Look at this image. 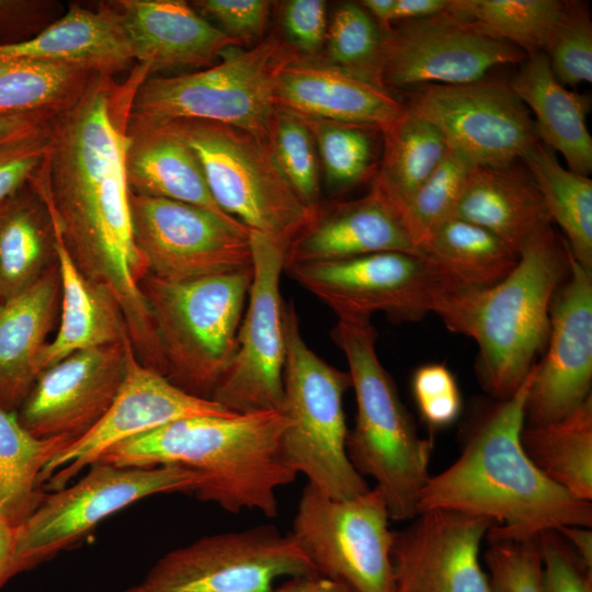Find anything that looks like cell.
I'll return each instance as SVG.
<instances>
[{
  "mask_svg": "<svg viewBox=\"0 0 592 592\" xmlns=\"http://www.w3.org/2000/svg\"><path fill=\"white\" fill-rule=\"evenodd\" d=\"M157 127L193 150L218 207L250 231L288 248L310 223L316 208L306 205L289 184L266 141L210 121L179 119Z\"/></svg>",
  "mask_w": 592,
  "mask_h": 592,
  "instance_id": "9c48e42d",
  "label": "cell"
},
{
  "mask_svg": "<svg viewBox=\"0 0 592 592\" xmlns=\"http://www.w3.org/2000/svg\"><path fill=\"white\" fill-rule=\"evenodd\" d=\"M60 305L57 263L0 311V407L16 412L42 374Z\"/></svg>",
  "mask_w": 592,
  "mask_h": 592,
  "instance_id": "484cf974",
  "label": "cell"
},
{
  "mask_svg": "<svg viewBox=\"0 0 592 592\" xmlns=\"http://www.w3.org/2000/svg\"><path fill=\"white\" fill-rule=\"evenodd\" d=\"M510 86L535 115L538 140L560 152L568 169L588 175L592 171V137L587 126L589 98L574 93L555 78L547 55H527Z\"/></svg>",
  "mask_w": 592,
  "mask_h": 592,
  "instance_id": "f1b7e54d",
  "label": "cell"
},
{
  "mask_svg": "<svg viewBox=\"0 0 592 592\" xmlns=\"http://www.w3.org/2000/svg\"><path fill=\"white\" fill-rule=\"evenodd\" d=\"M536 363L515 392L499 400L468 432L459 457L431 476L418 514L454 510L492 520L488 542L530 540L549 530L592 525L590 501L574 499L525 454L521 433Z\"/></svg>",
  "mask_w": 592,
  "mask_h": 592,
  "instance_id": "7a4b0ae2",
  "label": "cell"
},
{
  "mask_svg": "<svg viewBox=\"0 0 592 592\" xmlns=\"http://www.w3.org/2000/svg\"><path fill=\"white\" fill-rule=\"evenodd\" d=\"M489 543L485 560L490 592H544L537 538Z\"/></svg>",
  "mask_w": 592,
  "mask_h": 592,
  "instance_id": "ee69618b",
  "label": "cell"
},
{
  "mask_svg": "<svg viewBox=\"0 0 592 592\" xmlns=\"http://www.w3.org/2000/svg\"><path fill=\"white\" fill-rule=\"evenodd\" d=\"M252 281L231 363L212 400L235 413L280 410L286 360L281 295L287 247L249 232Z\"/></svg>",
  "mask_w": 592,
  "mask_h": 592,
  "instance_id": "5bb4252c",
  "label": "cell"
},
{
  "mask_svg": "<svg viewBox=\"0 0 592 592\" xmlns=\"http://www.w3.org/2000/svg\"><path fill=\"white\" fill-rule=\"evenodd\" d=\"M360 5L384 31L390 29L395 0H363Z\"/></svg>",
  "mask_w": 592,
  "mask_h": 592,
  "instance_id": "6f0895ef",
  "label": "cell"
},
{
  "mask_svg": "<svg viewBox=\"0 0 592 592\" xmlns=\"http://www.w3.org/2000/svg\"><path fill=\"white\" fill-rule=\"evenodd\" d=\"M273 100L276 109L296 115L367 126L380 134L407 113L406 104L386 88L296 55L277 71Z\"/></svg>",
  "mask_w": 592,
  "mask_h": 592,
  "instance_id": "603a6c76",
  "label": "cell"
},
{
  "mask_svg": "<svg viewBox=\"0 0 592 592\" xmlns=\"http://www.w3.org/2000/svg\"><path fill=\"white\" fill-rule=\"evenodd\" d=\"M251 281L252 265L180 282L149 273L141 280L166 377L173 385L212 399L235 354Z\"/></svg>",
  "mask_w": 592,
  "mask_h": 592,
  "instance_id": "8992f818",
  "label": "cell"
},
{
  "mask_svg": "<svg viewBox=\"0 0 592 592\" xmlns=\"http://www.w3.org/2000/svg\"><path fill=\"white\" fill-rule=\"evenodd\" d=\"M317 573L291 534L259 524L168 551L119 592H269L278 579Z\"/></svg>",
  "mask_w": 592,
  "mask_h": 592,
  "instance_id": "8fae6325",
  "label": "cell"
},
{
  "mask_svg": "<svg viewBox=\"0 0 592 592\" xmlns=\"http://www.w3.org/2000/svg\"><path fill=\"white\" fill-rule=\"evenodd\" d=\"M382 491L375 486L351 499H332L307 485L291 536L317 573L355 592H394V532Z\"/></svg>",
  "mask_w": 592,
  "mask_h": 592,
  "instance_id": "7c38bea8",
  "label": "cell"
},
{
  "mask_svg": "<svg viewBox=\"0 0 592 592\" xmlns=\"http://www.w3.org/2000/svg\"><path fill=\"white\" fill-rule=\"evenodd\" d=\"M568 270L567 243L550 225L528 240L501 282L448 291L436 306L451 331L477 342L478 375L492 397L512 396L546 346L551 301Z\"/></svg>",
  "mask_w": 592,
  "mask_h": 592,
  "instance_id": "277c9868",
  "label": "cell"
},
{
  "mask_svg": "<svg viewBox=\"0 0 592 592\" xmlns=\"http://www.w3.org/2000/svg\"><path fill=\"white\" fill-rule=\"evenodd\" d=\"M149 76L140 64L123 80L94 75L50 121L48 151L30 181L54 214L75 264L116 297L138 361L157 366L162 352L140 291L148 266L133 236L126 175L133 102Z\"/></svg>",
  "mask_w": 592,
  "mask_h": 592,
  "instance_id": "6da1fadb",
  "label": "cell"
},
{
  "mask_svg": "<svg viewBox=\"0 0 592 592\" xmlns=\"http://www.w3.org/2000/svg\"><path fill=\"white\" fill-rule=\"evenodd\" d=\"M578 557L592 568V532L590 527L565 526L558 530Z\"/></svg>",
  "mask_w": 592,
  "mask_h": 592,
  "instance_id": "9f6ffc18",
  "label": "cell"
},
{
  "mask_svg": "<svg viewBox=\"0 0 592 592\" xmlns=\"http://www.w3.org/2000/svg\"><path fill=\"white\" fill-rule=\"evenodd\" d=\"M283 26L295 49L315 55L326 42L327 4L321 0H291L284 4Z\"/></svg>",
  "mask_w": 592,
  "mask_h": 592,
  "instance_id": "f907efd6",
  "label": "cell"
},
{
  "mask_svg": "<svg viewBox=\"0 0 592 592\" xmlns=\"http://www.w3.org/2000/svg\"><path fill=\"white\" fill-rule=\"evenodd\" d=\"M193 8L220 25V31L241 44L260 37L272 2L267 0H197Z\"/></svg>",
  "mask_w": 592,
  "mask_h": 592,
  "instance_id": "7dc6e473",
  "label": "cell"
},
{
  "mask_svg": "<svg viewBox=\"0 0 592 592\" xmlns=\"http://www.w3.org/2000/svg\"><path fill=\"white\" fill-rule=\"evenodd\" d=\"M23 59L79 67L99 75L126 71L134 58L119 16L109 1L95 10L69 4L67 11L27 41L0 45V60Z\"/></svg>",
  "mask_w": 592,
  "mask_h": 592,
  "instance_id": "d4e9b609",
  "label": "cell"
},
{
  "mask_svg": "<svg viewBox=\"0 0 592 592\" xmlns=\"http://www.w3.org/2000/svg\"><path fill=\"white\" fill-rule=\"evenodd\" d=\"M56 263L53 218L29 181L0 201V311Z\"/></svg>",
  "mask_w": 592,
  "mask_h": 592,
  "instance_id": "f546056e",
  "label": "cell"
},
{
  "mask_svg": "<svg viewBox=\"0 0 592 592\" xmlns=\"http://www.w3.org/2000/svg\"><path fill=\"white\" fill-rule=\"evenodd\" d=\"M69 442L38 439L25 430L16 412L0 407V517L13 527L23 523L39 504L45 489L41 475Z\"/></svg>",
  "mask_w": 592,
  "mask_h": 592,
  "instance_id": "e575fe53",
  "label": "cell"
},
{
  "mask_svg": "<svg viewBox=\"0 0 592 592\" xmlns=\"http://www.w3.org/2000/svg\"><path fill=\"white\" fill-rule=\"evenodd\" d=\"M330 334L346 358L355 392V424L346 439L349 459L362 477L376 481L390 519H414L421 492L431 477L433 442L418 434L382 365L371 320H338Z\"/></svg>",
  "mask_w": 592,
  "mask_h": 592,
  "instance_id": "5b68a950",
  "label": "cell"
},
{
  "mask_svg": "<svg viewBox=\"0 0 592 592\" xmlns=\"http://www.w3.org/2000/svg\"><path fill=\"white\" fill-rule=\"evenodd\" d=\"M378 252L421 254L395 209L371 191L366 196L316 207L310 223L289 243L284 270L294 264Z\"/></svg>",
  "mask_w": 592,
  "mask_h": 592,
  "instance_id": "cb8c5ba5",
  "label": "cell"
},
{
  "mask_svg": "<svg viewBox=\"0 0 592 592\" xmlns=\"http://www.w3.org/2000/svg\"><path fill=\"white\" fill-rule=\"evenodd\" d=\"M284 271L345 321L371 320L377 311L395 321L419 320L434 312L445 293L458 289L422 254L407 252L300 263Z\"/></svg>",
  "mask_w": 592,
  "mask_h": 592,
  "instance_id": "4fadbf2b",
  "label": "cell"
},
{
  "mask_svg": "<svg viewBox=\"0 0 592 592\" xmlns=\"http://www.w3.org/2000/svg\"><path fill=\"white\" fill-rule=\"evenodd\" d=\"M286 360L281 411L289 424L282 436L287 464L325 496L344 500L369 487L348 452L343 396L352 387L349 372L319 357L305 342L293 303H284Z\"/></svg>",
  "mask_w": 592,
  "mask_h": 592,
  "instance_id": "52a82bcc",
  "label": "cell"
},
{
  "mask_svg": "<svg viewBox=\"0 0 592 592\" xmlns=\"http://www.w3.org/2000/svg\"><path fill=\"white\" fill-rule=\"evenodd\" d=\"M521 161L533 177L551 223L566 235L571 255L592 270V180L563 168L540 141Z\"/></svg>",
  "mask_w": 592,
  "mask_h": 592,
  "instance_id": "d590c367",
  "label": "cell"
},
{
  "mask_svg": "<svg viewBox=\"0 0 592 592\" xmlns=\"http://www.w3.org/2000/svg\"><path fill=\"white\" fill-rule=\"evenodd\" d=\"M537 543L544 592H592V568L578 557L558 531L540 533Z\"/></svg>",
  "mask_w": 592,
  "mask_h": 592,
  "instance_id": "bcb514c9",
  "label": "cell"
},
{
  "mask_svg": "<svg viewBox=\"0 0 592 592\" xmlns=\"http://www.w3.org/2000/svg\"><path fill=\"white\" fill-rule=\"evenodd\" d=\"M407 110L433 124L474 167L516 163L539 143L534 119L510 83L481 79L413 88Z\"/></svg>",
  "mask_w": 592,
  "mask_h": 592,
  "instance_id": "9a60e30c",
  "label": "cell"
},
{
  "mask_svg": "<svg viewBox=\"0 0 592 592\" xmlns=\"http://www.w3.org/2000/svg\"><path fill=\"white\" fill-rule=\"evenodd\" d=\"M57 115L36 112L0 117V147L38 132Z\"/></svg>",
  "mask_w": 592,
  "mask_h": 592,
  "instance_id": "816d5d0a",
  "label": "cell"
},
{
  "mask_svg": "<svg viewBox=\"0 0 592 592\" xmlns=\"http://www.w3.org/2000/svg\"><path fill=\"white\" fill-rule=\"evenodd\" d=\"M419 251L458 289L498 284L515 267L520 255L489 230L456 217L435 226Z\"/></svg>",
  "mask_w": 592,
  "mask_h": 592,
  "instance_id": "1f68e13d",
  "label": "cell"
},
{
  "mask_svg": "<svg viewBox=\"0 0 592 592\" xmlns=\"http://www.w3.org/2000/svg\"><path fill=\"white\" fill-rule=\"evenodd\" d=\"M526 56L443 12L385 31L383 83L385 88L468 83L497 66L521 64Z\"/></svg>",
  "mask_w": 592,
  "mask_h": 592,
  "instance_id": "ac0fdd59",
  "label": "cell"
},
{
  "mask_svg": "<svg viewBox=\"0 0 592 592\" xmlns=\"http://www.w3.org/2000/svg\"><path fill=\"white\" fill-rule=\"evenodd\" d=\"M452 217L489 230L519 254L553 224L533 177L516 163L474 167Z\"/></svg>",
  "mask_w": 592,
  "mask_h": 592,
  "instance_id": "4316f807",
  "label": "cell"
},
{
  "mask_svg": "<svg viewBox=\"0 0 592 592\" xmlns=\"http://www.w3.org/2000/svg\"><path fill=\"white\" fill-rule=\"evenodd\" d=\"M15 527L0 517V588L16 574L14 568Z\"/></svg>",
  "mask_w": 592,
  "mask_h": 592,
  "instance_id": "11a10c76",
  "label": "cell"
},
{
  "mask_svg": "<svg viewBox=\"0 0 592 592\" xmlns=\"http://www.w3.org/2000/svg\"><path fill=\"white\" fill-rule=\"evenodd\" d=\"M449 0H395L391 22L415 21L442 14Z\"/></svg>",
  "mask_w": 592,
  "mask_h": 592,
  "instance_id": "db71d44e",
  "label": "cell"
},
{
  "mask_svg": "<svg viewBox=\"0 0 592 592\" xmlns=\"http://www.w3.org/2000/svg\"><path fill=\"white\" fill-rule=\"evenodd\" d=\"M48 210L54 224L60 281V323L55 338L48 341L43 352V372L76 352L129 340L124 312L116 297L106 286L89 280L78 269L64 243L54 214Z\"/></svg>",
  "mask_w": 592,
  "mask_h": 592,
  "instance_id": "83f0119b",
  "label": "cell"
},
{
  "mask_svg": "<svg viewBox=\"0 0 592 592\" xmlns=\"http://www.w3.org/2000/svg\"><path fill=\"white\" fill-rule=\"evenodd\" d=\"M128 137L126 175L132 193L187 203L237 220L218 207L195 153L182 139L160 127L128 130Z\"/></svg>",
  "mask_w": 592,
  "mask_h": 592,
  "instance_id": "4dcf8cb0",
  "label": "cell"
},
{
  "mask_svg": "<svg viewBox=\"0 0 592 592\" xmlns=\"http://www.w3.org/2000/svg\"><path fill=\"white\" fill-rule=\"evenodd\" d=\"M559 0H449L446 14L526 55L545 53L566 12Z\"/></svg>",
  "mask_w": 592,
  "mask_h": 592,
  "instance_id": "8d00e7d4",
  "label": "cell"
},
{
  "mask_svg": "<svg viewBox=\"0 0 592 592\" xmlns=\"http://www.w3.org/2000/svg\"><path fill=\"white\" fill-rule=\"evenodd\" d=\"M130 348L127 340L79 351L45 369L16 411L21 425L38 439L82 437L114 401Z\"/></svg>",
  "mask_w": 592,
  "mask_h": 592,
  "instance_id": "d6986e66",
  "label": "cell"
},
{
  "mask_svg": "<svg viewBox=\"0 0 592 592\" xmlns=\"http://www.w3.org/2000/svg\"><path fill=\"white\" fill-rule=\"evenodd\" d=\"M550 69L563 87L592 82V23L579 2L566 12L545 52Z\"/></svg>",
  "mask_w": 592,
  "mask_h": 592,
  "instance_id": "7bdbcfd3",
  "label": "cell"
},
{
  "mask_svg": "<svg viewBox=\"0 0 592 592\" xmlns=\"http://www.w3.org/2000/svg\"><path fill=\"white\" fill-rule=\"evenodd\" d=\"M568 261V278L550 306L547 352L536 364L526 401L527 426L557 421L591 396L592 270L581 266L569 248Z\"/></svg>",
  "mask_w": 592,
  "mask_h": 592,
  "instance_id": "ffe728a7",
  "label": "cell"
},
{
  "mask_svg": "<svg viewBox=\"0 0 592 592\" xmlns=\"http://www.w3.org/2000/svg\"><path fill=\"white\" fill-rule=\"evenodd\" d=\"M327 64L384 87L385 31L360 5L341 4L327 31Z\"/></svg>",
  "mask_w": 592,
  "mask_h": 592,
  "instance_id": "f35d334b",
  "label": "cell"
},
{
  "mask_svg": "<svg viewBox=\"0 0 592 592\" xmlns=\"http://www.w3.org/2000/svg\"><path fill=\"white\" fill-rule=\"evenodd\" d=\"M288 424L280 410L193 415L121 442L96 462L184 467L202 479L194 491L198 500L230 513L249 510L274 517L276 490L297 476L282 451Z\"/></svg>",
  "mask_w": 592,
  "mask_h": 592,
  "instance_id": "3957f363",
  "label": "cell"
},
{
  "mask_svg": "<svg viewBox=\"0 0 592 592\" xmlns=\"http://www.w3.org/2000/svg\"><path fill=\"white\" fill-rule=\"evenodd\" d=\"M202 479L175 465L121 467L96 462L72 485L45 491L14 533L16 574L73 547L99 523L147 497L193 492Z\"/></svg>",
  "mask_w": 592,
  "mask_h": 592,
  "instance_id": "30bf717a",
  "label": "cell"
},
{
  "mask_svg": "<svg viewBox=\"0 0 592 592\" xmlns=\"http://www.w3.org/2000/svg\"><path fill=\"white\" fill-rule=\"evenodd\" d=\"M94 75L70 65L0 60V117L58 114L79 98Z\"/></svg>",
  "mask_w": 592,
  "mask_h": 592,
  "instance_id": "74e56055",
  "label": "cell"
},
{
  "mask_svg": "<svg viewBox=\"0 0 592 592\" xmlns=\"http://www.w3.org/2000/svg\"><path fill=\"white\" fill-rule=\"evenodd\" d=\"M49 123L0 147V201L27 183L42 164L49 148Z\"/></svg>",
  "mask_w": 592,
  "mask_h": 592,
  "instance_id": "c3c4849f",
  "label": "cell"
},
{
  "mask_svg": "<svg viewBox=\"0 0 592 592\" xmlns=\"http://www.w3.org/2000/svg\"><path fill=\"white\" fill-rule=\"evenodd\" d=\"M411 385L420 414L431 428L449 425L458 418L462 397L454 375L445 365L420 366Z\"/></svg>",
  "mask_w": 592,
  "mask_h": 592,
  "instance_id": "f6af8a7d",
  "label": "cell"
},
{
  "mask_svg": "<svg viewBox=\"0 0 592 592\" xmlns=\"http://www.w3.org/2000/svg\"><path fill=\"white\" fill-rule=\"evenodd\" d=\"M384 152L372 191L399 215L448 151L441 132L407 110L382 133Z\"/></svg>",
  "mask_w": 592,
  "mask_h": 592,
  "instance_id": "836d02e7",
  "label": "cell"
},
{
  "mask_svg": "<svg viewBox=\"0 0 592 592\" xmlns=\"http://www.w3.org/2000/svg\"><path fill=\"white\" fill-rule=\"evenodd\" d=\"M294 56L284 41L270 35L250 49H230L208 68L179 76H150L136 92L128 130L202 119L241 128L267 143L276 111L274 80Z\"/></svg>",
  "mask_w": 592,
  "mask_h": 592,
  "instance_id": "ba28073f",
  "label": "cell"
},
{
  "mask_svg": "<svg viewBox=\"0 0 592 592\" xmlns=\"http://www.w3.org/2000/svg\"><path fill=\"white\" fill-rule=\"evenodd\" d=\"M129 202L134 240L149 274L180 282L251 267L250 230L238 220L132 192Z\"/></svg>",
  "mask_w": 592,
  "mask_h": 592,
  "instance_id": "2e32d148",
  "label": "cell"
},
{
  "mask_svg": "<svg viewBox=\"0 0 592 592\" xmlns=\"http://www.w3.org/2000/svg\"><path fill=\"white\" fill-rule=\"evenodd\" d=\"M269 148L285 178L310 208L318 206L319 169L314 138L293 113L276 109L267 138Z\"/></svg>",
  "mask_w": 592,
  "mask_h": 592,
  "instance_id": "b9f144b4",
  "label": "cell"
},
{
  "mask_svg": "<svg viewBox=\"0 0 592 592\" xmlns=\"http://www.w3.org/2000/svg\"><path fill=\"white\" fill-rule=\"evenodd\" d=\"M269 592H355L346 583L319 573L287 578Z\"/></svg>",
  "mask_w": 592,
  "mask_h": 592,
  "instance_id": "f5cc1de1",
  "label": "cell"
},
{
  "mask_svg": "<svg viewBox=\"0 0 592 592\" xmlns=\"http://www.w3.org/2000/svg\"><path fill=\"white\" fill-rule=\"evenodd\" d=\"M229 413L235 412L212 399L183 391L162 374L144 366L130 348L124 382L107 411L87 434L52 458L39 483L45 490L61 489L121 442L182 418Z\"/></svg>",
  "mask_w": 592,
  "mask_h": 592,
  "instance_id": "e0dca14e",
  "label": "cell"
},
{
  "mask_svg": "<svg viewBox=\"0 0 592 592\" xmlns=\"http://www.w3.org/2000/svg\"><path fill=\"white\" fill-rule=\"evenodd\" d=\"M296 115V114H295ZM298 116L309 129L329 185L348 187L369 178L375 167V128Z\"/></svg>",
  "mask_w": 592,
  "mask_h": 592,
  "instance_id": "ab89813d",
  "label": "cell"
},
{
  "mask_svg": "<svg viewBox=\"0 0 592 592\" xmlns=\"http://www.w3.org/2000/svg\"><path fill=\"white\" fill-rule=\"evenodd\" d=\"M523 449L550 481L578 500H592V395L566 417L524 426Z\"/></svg>",
  "mask_w": 592,
  "mask_h": 592,
  "instance_id": "d6a6232c",
  "label": "cell"
},
{
  "mask_svg": "<svg viewBox=\"0 0 592 592\" xmlns=\"http://www.w3.org/2000/svg\"><path fill=\"white\" fill-rule=\"evenodd\" d=\"M109 2L119 16L134 61L147 66L150 76L208 68L232 46L241 45L182 0Z\"/></svg>",
  "mask_w": 592,
  "mask_h": 592,
  "instance_id": "7402d4cb",
  "label": "cell"
},
{
  "mask_svg": "<svg viewBox=\"0 0 592 592\" xmlns=\"http://www.w3.org/2000/svg\"><path fill=\"white\" fill-rule=\"evenodd\" d=\"M61 10L54 0H0V45L33 38L58 20Z\"/></svg>",
  "mask_w": 592,
  "mask_h": 592,
  "instance_id": "681fc988",
  "label": "cell"
},
{
  "mask_svg": "<svg viewBox=\"0 0 592 592\" xmlns=\"http://www.w3.org/2000/svg\"><path fill=\"white\" fill-rule=\"evenodd\" d=\"M493 525L490 519L454 510L420 512L394 532V592H490L479 549Z\"/></svg>",
  "mask_w": 592,
  "mask_h": 592,
  "instance_id": "44dd1931",
  "label": "cell"
},
{
  "mask_svg": "<svg viewBox=\"0 0 592 592\" xmlns=\"http://www.w3.org/2000/svg\"><path fill=\"white\" fill-rule=\"evenodd\" d=\"M473 168L467 160L448 149L436 169L401 209L399 217L418 250L435 226L452 217Z\"/></svg>",
  "mask_w": 592,
  "mask_h": 592,
  "instance_id": "60d3db41",
  "label": "cell"
}]
</instances>
